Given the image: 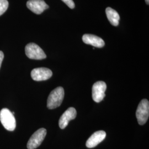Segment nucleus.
Masks as SVG:
<instances>
[{
  "label": "nucleus",
  "mask_w": 149,
  "mask_h": 149,
  "mask_svg": "<svg viewBox=\"0 0 149 149\" xmlns=\"http://www.w3.org/2000/svg\"><path fill=\"white\" fill-rule=\"evenodd\" d=\"M3 58H4V54L2 51H0V68H1V64L2 63V61L3 60Z\"/></svg>",
  "instance_id": "nucleus-15"
},
{
  "label": "nucleus",
  "mask_w": 149,
  "mask_h": 149,
  "mask_svg": "<svg viewBox=\"0 0 149 149\" xmlns=\"http://www.w3.org/2000/svg\"><path fill=\"white\" fill-rule=\"evenodd\" d=\"M77 112L75 108L70 107L64 112L59 119V125L60 128L64 129L66 128L70 120L74 119L76 117Z\"/></svg>",
  "instance_id": "nucleus-9"
},
{
  "label": "nucleus",
  "mask_w": 149,
  "mask_h": 149,
  "mask_svg": "<svg viewBox=\"0 0 149 149\" xmlns=\"http://www.w3.org/2000/svg\"><path fill=\"white\" fill-rule=\"evenodd\" d=\"M61 1H63L64 3L69 7L71 9L74 8L75 5L73 0H61Z\"/></svg>",
  "instance_id": "nucleus-14"
},
{
  "label": "nucleus",
  "mask_w": 149,
  "mask_h": 149,
  "mask_svg": "<svg viewBox=\"0 0 149 149\" xmlns=\"http://www.w3.org/2000/svg\"><path fill=\"white\" fill-rule=\"evenodd\" d=\"M47 130L44 128H40L32 135L27 143L28 149H35L39 147L45 138Z\"/></svg>",
  "instance_id": "nucleus-5"
},
{
  "label": "nucleus",
  "mask_w": 149,
  "mask_h": 149,
  "mask_svg": "<svg viewBox=\"0 0 149 149\" xmlns=\"http://www.w3.org/2000/svg\"><path fill=\"white\" fill-rule=\"evenodd\" d=\"M53 75L52 71L46 68H39L31 71L32 79L36 81H42L49 79Z\"/></svg>",
  "instance_id": "nucleus-7"
},
{
  "label": "nucleus",
  "mask_w": 149,
  "mask_h": 149,
  "mask_svg": "<svg viewBox=\"0 0 149 149\" xmlns=\"http://www.w3.org/2000/svg\"><path fill=\"white\" fill-rule=\"evenodd\" d=\"M0 121L3 127L8 131H13L16 128V119L7 108H3L0 111Z\"/></svg>",
  "instance_id": "nucleus-2"
},
{
  "label": "nucleus",
  "mask_w": 149,
  "mask_h": 149,
  "mask_svg": "<svg viewBox=\"0 0 149 149\" xmlns=\"http://www.w3.org/2000/svg\"><path fill=\"white\" fill-rule=\"evenodd\" d=\"M64 88L58 87L52 91L47 100V107L49 109H55L60 106L64 100Z\"/></svg>",
  "instance_id": "nucleus-1"
},
{
  "label": "nucleus",
  "mask_w": 149,
  "mask_h": 149,
  "mask_svg": "<svg viewBox=\"0 0 149 149\" xmlns=\"http://www.w3.org/2000/svg\"><path fill=\"white\" fill-rule=\"evenodd\" d=\"M8 5L7 0H0V16L2 15L7 11Z\"/></svg>",
  "instance_id": "nucleus-13"
},
{
  "label": "nucleus",
  "mask_w": 149,
  "mask_h": 149,
  "mask_svg": "<svg viewBox=\"0 0 149 149\" xmlns=\"http://www.w3.org/2000/svg\"><path fill=\"white\" fill-rule=\"evenodd\" d=\"M106 13L107 18L111 24L113 26H118L119 23L120 16L117 12L111 7H107Z\"/></svg>",
  "instance_id": "nucleus-12"
},
{
  "label": "nucleus",
  "mask_w": 149,
  "mask_h": 149,
  "mask_svg": "<svg viewBox=\"0 0 149 149\" xmlns=\"http://www.w3.org/2000/svg\"><path fill=\"white\" fill-rule=\"evenodd\" d=\"M25 52L27 57L29 59L43 60L47 58L42 49L35 43L28 44L25 48Z\"/></svg>",
  "instance_id": "nucleus-4"
},
{
  "label": "nucleus",
  "mask_w": 149,
  "mask_h": 149,
  "mask_svg": "<svg viewBox=\"0 0 149 149\" xmlns=\"http://www.w3.org/2000/svg\"><path fill=\"white\" fill-rule=\"evenodd\" d=\"M145 1H146V4H147V5H149V0H145Z\"/></svg>",
  "instance_id": "nucleus-16"
},
{
  "label": "nucleus",
  "mask_w": 149,
  "mask_h": 149,
  "mask_svg": "<svg viewBox=\"0 0 149 149\" xmlns=\"http://www.w3.org/2000/svg\"><path fill=\"white\" fill-rule=\"evenodd\" d=\"M106 133L104 131H97L93 134L87 140L86 145L88 148H93L101 143L106 138Z\"/></svg>",
  "instance_id": "nucleus-10"
},
{
  "label": "nucleus",
  "mask_w": 149,
  "mask_h": 149,
  "mask_svg": "<svg viewBox=\"0 0 149 149\" xmlns=\"http://www.w3.org/2000/svg\"><path fill=\"white\" fill-rule=\"evenodd\" d=\"M27 7L33 13L40 15L49 8V6L44 0H29L27 2Z\"/></svg>",
  "instance_id": "nucleus-8"
},
{
  "label": "nucleus",
  "mask_w": 149,
  "mask_h": 149,
  "mask_svg": "<svg viewBox=\"0 0 149 149\" xmlns=\"http://www.w3.org/2000/svg\"><path fill=\"white\" fill-rule=\"evenodd\" d=\"M136 117L140 125H144L146 123L149 117V102L148 100L144 99L140 102L136 112Z\"/></svg>",
  "instance_id": "nucleus-3"
},
{
  "label": "nucleus",
  "mask_w": 149,
  "mask_h": 149,
  "mask_svg": "<svg viewBox=\"0 0 149 149\" xmlns=\"http://www.w3.org/2000/svg\"><path fill=\"white\" fill-rule=\"evenodd\" d=\"M82 40L84 43L86 44L91 45L97 48H102L105 45L104 40L102 38L93 34H84L82 37Z\"/></svg>",
  "instance_id": "nucleus-11"
},
{
  "label": "nucleus",
  "mask_w": 149,
  "mask_h": 149,
  "mask_svg": "<svg viewBox=\"0 0 149 149\" xmlns=\"http://www.w3.org/2000/svg\"><path fill=\"white\" fill-rule=\"evenodd\" d=\"M106 84L103 81H98L92 86V98L95 102H101L104 97L105 91L106 90Z\"/></svg>",
  "instance_id": "nucleus-6"
}]
</instances>
